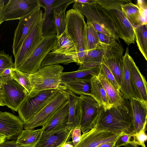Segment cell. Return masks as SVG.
<instances>
[{"mask_svg": "<svg viewBox=\"0 0 147 147\" xmlns=\"http://www.w3.org/2000/svg\"><path fill=\"white\" fill-rule=\"evenodd\" d=\"M42 130V128L23 130L18 136L16 142L19 145L34 147L40 139Z\"/></svg>", "mask_w": 147, "mask_h": 147, "instance_id": "27", "label": "cell"}, {"mask_svg": "<svg viewBox=\"0 0 147 147\" xmlns=\"http://www.w3.org/2000/svg\"><path fill=\"white\" fill-rule=\"evenodd\" d=\"M43 15L44 13H42L14 56L15 68H17L24 61L43 38L42 25Z\"/></svg>", "mask_w": 147, "mask_h": 147, "instance_id": "11", "label": "cell"}, {"mask_svg": "<svg viewBox=\"0 0 147 147\" xmlns=\"http://www.w3.org/2000/svg\"><path fill=\"white\" fill-rule=\"evenodd\" d=\"M65 30L74 41L76 48L78 61L81 65L84 61L86 53V23L83 15L73 9L67 11Z\"/></svg>", "mask_w": 147, "mask_h": 147, "instance_id": "5", "label": "cell"}, {"mask_svg": "<svg viewBox=\"0 0 147 147\" xmlns=\"http://www.w3.org/2000/svg\"><path fill=\"white\" fill-rule=\"evenodd\" d=\"M75 62L78 64L77 53H63L49 52L42 61L41 67L52 65L62 64H67Z\"/></svg>", "mask_w": 147, "mask_h": 147, "instance_id": "25", "label": "cell"}, {"mask_svg": "<svg viewBox=\"0 0 147 147\" xmlns=\"http://www.w3.org/2000/svg\"><path fill=\"white\" fill-rule=\"evenodd\" d=\"M79 99L81 111L80 126L83 134L94 127L101 106L90 96L80 95Z\"/></svg>", "mask_w": 147, "mask_h": 147, "instance_id": "10", "label": "cell"}, {"mask_svg": "<svg viewBox=\"0 0 147 147\" xmlns=\"http://www.w3.org/2000/svg\"><path fill=\"white\" fill-rule=\"evenodd\" d=\"M132 134L122 132L116 140L114 147L126 146L129 144H133L132 141Z\"/></svg>", "mask_w": 147, "mask_h": 147, "instance_id": "41", "label": "cell"}, {"mask_svg": "<svg viewBox=\"0 0 147 147\" xmlns=\"http://www.w3.org/2000/svg\"><path fill=\"white\" fill-rule=\"evenodd\" d=\"M106 9L111 17L117 31L119 38L128 45L134 44L135 28L123 15L121 5L131 2L130 0H94Z\"/></svg>", "mask_w": 147, "mask_h": 147, "instance_id": "3", "label": "cell"}, {"mask_svg": "<svg viewBox=\"0 0 147 147\" xmlns=\"http://www.w3.org/2000/svg\"><path fill=\"white\" fill-rule=\"evenodd\" d=\"M63 69L59 64L52 65L41 67L35 73L30 74L31 92L51 89L65 91L67 89L61 79Z\"/></svg>", "mask_w": 147, "mask_h": 147, "instance_id": "4", "label": "cell"}, {"mask_svg": "<svg viewBox=\"0 0 147 147\" xmlns=\"http://www.w3.org/2000/svg\"><path fill=\"white\" fill-rule=\"evenodd\" d=\"M146 127H144L138 132L132 135V141L133 143L142 147H146L145 142L147 139V136L145 131Z\"/></svg>", "mask_w": 147, "mask_h": 147, "instance_id": "40", "label": "cell"}, {"mask_svg": "<svg viewBox=\"0 0 147 147\" xmlns=\"http://www.w3.org/2000/svg\"><path fill=\"white\" fill-rule=\"evenodd\" d=\"M73 9L84 15L97 32L120 43L117 31L107 11L94 0L92 3L82 4L74 2Z\"/></svg>", "mask_w": 147, "mask_h": 147, "instance_id": "2", "label": "cell"}, {"mask_svg": "<svg viewBox=\"0 0 147 147\" xmlns=\"http://www.w3.org/2000/svg\"><path fill=\"white\" fill-rule=\"evenodd\" d=\"M5 5L4 1L3 0H0V25L4 21L3 11Z\"/></svg>", "mask_w": 147, "mask_h": 147, "instance_id": "44", "label": "cell"}, {"mask_svg": "<svg viewBox=\"0 0 147 147\" xmlns=\"http://www.w3.org/2000/svg\"><path fill=\"white\" fill-rule=\"evenodd\" d=\"M94 127L116 134L122 132L132 134V116L128 100L125 99L120 104L106 110L101 106Z\"/></svg>", "mask_w": 147, "mask_h": 147, "instance_id": "1", "label": "cell"}, {"mask_svg": "<svg viewBox=\"0 0 147 147\" xmlns=\"http://www.w3.org/2000/svg\"><path fill=\"white\" fill-rule=\"evenodd\" d=\"M57 41L56 33L43 37L33 51L17 69L30 74L35 73L41 68L47 55L54 49Z\"/></svg>", "mask_w": 147, "mask_h": 147, "instance_id": "7", "label": "cell"}, {"mask_svg": "<svg viewBox=\"0 0 147 147\" xmlns=\"http://www.w3.org/2000/svg\"><path fill=\"white\" fill-rule=\"evenodd\" d=\"M3 97L1 93L0 94V106H4Z\"/></svg>", "mask_w": 147, "mask_h": 147, "instance_id": "49", "label": "cell"}, {"mask_svg": "<svg viewBox=\"0 0 147 147\" xmlns=\"http://www.w3.org/2000/svg\"><path fill=\"white\" fill-rule=\"evenodd\" d=\"M42 13V10L40 7L26 17L19 20L15 31L12 46L14 56L17 53L25 38Z\"/></svg>", "mask_w": 147, "mask_h": 147, "instance_id": "13", "label": "cell"}, {"mask_svg": "<svg viewBox=\"0 0 147 147\" xmlns=\"http://www.w3.org/2000/svg\"><path fill=\"white\" fill-rule=\"evenodd\" d=\"M18 146L16 140H6L0 144V147H18Z\"/></svg>", "mask_w": 147, "mask_h": 147, "instance_id": "43", "label": "cell"}, {"mask_svg": "<svg viewBox=\"0 0 147 147\" xmlns=\"http://www.w3.org/2000/svg\"><path fill=\"white\" fill-rule=\"evenodd\" d=\"M104 52L98 45L95 49L86 53L83 63L80 65L78 70L86 69L100 66L102 63Z\"/></svg>", "mask_w": 147, "mask_h": 147, "instance_id": "28", "label": "cell"}, {"mask_svg": "<svg viewBox=\"0 0 147 147\" xmlns=\"http://www.w3.org/2000/svg\"><path fill=\"white\" fill-rule=\"evenodd\" d=\"M74 146L72 141H69L57 147H74Z\"/></svg>", "mask_w": 147, "mask_h": 147, "instance_id": "47", "label": "cell"}, {"mask_svg": "<svg viewBox=\"0 0 147 147\" xmlns=\"http://www.w3.org/2000/svg\"><path fill=\"white\" fill-rule=\"evenodd\" d=\"M97 76L109 97L112 107L119 105L123 101L125 98L120 90L115 88L99 72Z\"/></svg>", "mask_w": 147, "mask_h": 147, "instance_id": "30", "label": "cell"}, {"mask_svg": "<svg viewBox=\"0 0 147 147\" xmlns=\"http://www.w3.org/2000/svg\"><path fill=\"white\" fill-rule=\"evenodd\" d=\"M72 129L65 130L41 138L34 147H57L69 141Z\"/></svg>", "mask_w": 147, "mask_h": 147, "instance_id": "23", "label": "cell"}, {"mask_svg": "<svg viewBox=\"0 0 147 147\" xmlns=\"http://www.w3.org/2000/svg\"><path fill=\"white\" fill-rule=\"evenodd\" d=\"M51 51L63 53H77L74 43L65 30L57 37L56 46Z\"/></svg>", "mask_w": 147, "mask_h": 147, "instance_id": "31", "label": "cell"}, {"mask_svg": "<svg viewBox=\"0 0 147 147\" xmlns=\"http://www.w3.org/2000/svg\"><path fill=\"white\" fill-rule=\"evenodd\" d=\"M45 13L43 18L42 29L43 36L56 33L53 17V10L55 8L51 6H45L44 8Z\"/></svg>", "mask_w": 147, "mask_h": 147, "instance_id": "33", "label": "cell"}, {"mask_svg": "<svg viewBox=\"0 0 147 147\" xmlns=\"http://www.w3.org/2000/svg\"><path fill=\"white\" fill-rule=\"evenodd\" d=\"M41 7L39 0H9L4 6V21L19 20Z\"/></svg>", "mask_w": 147, "mask_h": 147, "instance_id": "12", "label": "cell"}, {"mask_svg": "<svg viewBox=\"0 0 147 147\" xmlns=\"http://www.w3.org/2000/svg\"><path fill=\"white\" fill-rule=\"evenodd\" d=\"M59 90L49 89L29 93L17 111L24 124L30 121L55 96Z\"/></svg>", "mask_w": 147, "mask_h": 147, "instance_id": "6", "label": "cell"}, {"mask_svg": "<svg viewBox=\"0 0 147 147\" xmlns=\"http://www.w3.org/2000/svg\"><path fill=\"white\" fill-rule=\"evenodd\" d=\"M122 12L135 28L147 24V8H141L131 2L121 5Z\"/></svg>", "mask_w": 147, "mask_h": 147, "instance_id": "20", "label": "cell"}, {"mask_svg": "<svg viewBox=\"0 0 147 147\" xmlns=\"http://www.w3.org/2000/svg\"><path fill=\"white\" fill-rule=\"evenodd\" d=\"M6 138L0 135V144L6 141Z\"/></svg>", "mask_w": 147, "mask_h": 147, "instance_id": "51", "label": "cell"}, {"mask_svg": "<svg viewBox=\"0 0 147 147\" xmlns=\"http://www.w3.org/2000/svg\"><path fill=\"white\" fill-rule=\"evenodd\" d=\"M129 48L127 47L125 54L122 58V66L121 83L120 91L126 99L130 100L134 97L131 82L129 70Z\"/></svg>", "mask_w": 147, "mask_h": 147, "instance_id": "21", "label": "cell"}, {"mask_svg": "<svg viewBox=\"0 0 147 147\" xmlns=\"http://www.w3.org/2000/svg\"><path fill=\"white\" fill-rule=\"evenodd\" d=\"M24 124L19 117L0 111V135L6 140H16L23 130Z\"/></svg>", "mask_w": 147, "mask_h": 147, "instance_id": "15", "label": "cell"}, {"mask_svg": "<svg viewBox=\"0 0 147 147\" xmlns=\"http://www.w3.org/2000/svg\"><path fill=\"white\" fill-rule=\"evenodd\" d=\"M0 90L4 105L16 111L29 93L10 75L0 77Z\"/></svg>", "mask_w": 147, "mask_h": 147, "instance_id": "8", "label": "cell"}, {"mask_svg": "<svg viewBox=\"0 0 147 147\" xmlns=\"http://www.w3.org/2000/svg\"><path fill=\"white\" fill-rule=\"evenodd\" d=\"M86 53L96 49L99 43L97 31L88 21L86 26Z\"/></svg>", "mask_w": 147, "mask_h": 147, "instance_id": "35", "label": "cell"}, {"mask_svg": "<svg viewBox=\"0 0 147 147\" xmlns=\"http://www.w3.org/2000/svg\"><path fill=\"white\" fill-rule=\"evenodd\" d=\"M147 24H143L135 28V40L138 48L147 60Z\"/></svg>", "mask_w": 147, "mask_h": 147, "instance_id": "34", "label": "cell"}, {"mask_svg": "<svg viewBox=\"0 0 147 147\" xmlns=\"http://www.w3.org/2000/svg\"><path fill=\"white\" fill-rule=\"evenodd\" d=\"M129 70L132 89L134 98L147 101V84L133 59L129 58Z\"/></svg>", "mask_w": 147, "mask_h": 147, "instance_id": "17", "label": "cell"}, {"mask_svg": "<svg viewBox=\"0 0 147 147\" xmlns=\"http://www.w3.org/2000/svg\"><path fill=\"white\" fill-rule=\"evenodd\" d=\"M12 57L6 54L4 50L0 51V75L5 69L14 67Z\"/></svg>", "mask_w": 147, "mask_h": 147, "instance_id": "39", "label": "cell"}, {"mask_svg": "<svg viewBox=\"0 0 147 147\" xmlns=\"http://www.w3.org/2000/svg\"><path fill=\"white\" fill-rule=\"evenodd\" d=\"M124 147H138V145L135 144H129Z\"/></svg>", "mask_w": 147, "mask_h": 147, "instance_id": "50", "label": "cell"}, {"mask_svg": "<svg viewBox=\"0 0 147 147\" xmlns=\"http://www.w3.org/2000/svg\"><path fill=\"white\" fill-rule=\"evenodd\" d=\"M91 79H73L62 80L67 90L80 95L90 96Z\"/></svg>", "mask_w": 147, "mask_h": 147, "instance_id": "26", "label": "cell"}, {"mask_svg": "<svg viewBox=\"0 0 147 147\" xmlns=\"http://www.w3.org/2000/svg\"><path fill=\"white\" fill-rule=\"evenodd\" d=\"M18 147H33L32 146H20L19 145Z\"/></svg>", "mask_w": 147, "mask_h": 147, "instance_id": "52", "label": "cell"}, {"mask_svg": "<svg viewBox=\"0 0 147 147\" xmlns=\"http://www.w3.org/2000/svg\"><path fill=\"white\" fill-rule=\"evenodd\" d=\"M100 66H98L86 69L78 70L68 72H63L61 79L62 80L73 79H89L99 73Z\"/></svg>", "mask_w": 147, "mask_h": 147, "instance_id": "32", "label": "cell"}, {"mask_svg": "<svg viewBox=\"0 0 147 147\" xmlns=\"http://www.w3.org/2000/svg\"><path fill=\"white\" fill-rule=\"evenodd\" d=\"M65 91L67 94L69 103L67 127L72 130L76 127L80 128L81 111L79 97L69 90L67 89Z\"/></svg>", "mask_w": 147, "mask_h": 147, "instance_id": "22", "label": "cell"}, {"mask_svg": "<svg viewBox=\"0 0 147 147\" xmlns=\"http://www.w3.org/2000/svg\"><path fill=\"white\" fill-rule=\"evenodd\" d=\"M97 32L99 39L98 45L104 52L102 59L112 58L122 59L124 49L120 43L108 36Z\"/></svg>", "mask_w": 147, "mask_h": 147, "instance_id": "19", "label": "cell"}, {"mask_svg": "<svg viewBox=\"0 0 147 147\" xmlns=\"http://www.w3.org/2000/svg\"><path fill=\"white\" fill-rule=\"evenodd\" d=\"M116 140L102 144L97 147H114Z\"/></svg>", "mask_w": 147, "mask_h": 147, "instance_id": "45", "label": "cell"}, {"mask_svg": "<svg viewBox=\"0 0 147 147\" xmlns=\"http://www.w3.org/2000/svg\"><path fill=\"white\" fill-rule=\"evenodd\" d=\"M91 81L90 96L103 108L104 110L111 107L109 97L97 76L93 77Z\"/></svg>", "mask_w": 147, "mask_h": 147, "instance_id": "24", "label": "cell"}, {"mask_svg": "<svg viewBox=\"0 0 147 147\" xmlns=\"http://www.w3.org/2000/svg\"><path fill=\"white\" fill-rule=\"evenodd\" d=\"M99 73L102 74L116 89L120 90V86L113 74L105 64L102 63L100 66Z\"/></svg>", "mask_w": 147, "mask_h": 147, "instance_id": "38", "label": "cell"}, {"mask_svg": "<svg viewBox=\"0 0 147 147\" xmlns=\"http://www.w3.org/2000/svg\"><path fill=\"white\" fill-rule=\"evenodd\" d=\"M68 100L65 91L59 90L54 98L32 119L24 124V129H33L43 127L49 119L63 104Z\"/></svg>", "mask_w": 147, "mask_h": 147, "instance_id": "9", "label": "cell"}, {"mask_svg": "<svg viewBox=\"0 0 147 147\" xmlns=\"http://www.w3.org/2000/svg\"><path fill=\"white\" fill-rule=\"evenodd\" d=\"M0 93H1V90H0Z\"/></svg>", "mask_w": 147, "mask_h": 147, "instance_id": "53", "label": "cell"}, {"mask_svg": "<svg viewBox=\"0 0 147 147\" xmlns=\"http://www.w3.org/2000/svg\"><path fill=\"white\" fill-rule=\"evenodd\" d=\"M81 131L80 128L78 127L74 128L71 133V138L72 142L74 146L79 141L81 136Z\"/></svg>", "mask_w": 147, "mask_h": 147, "instance_id": "42", "label": "cell"}, {"mask_svg": "<svg viewBox=\"0 0 147 147\" xmlns=\"http://www.w3.org/2000/svg\"><path fill=\"white\" fill-rule=\"evenodd\" d=\"M74 1V0H70L69 2L53 10V17L57 37L61 35L65 30L66 26L65 10L67 6Z\"/></svg>", "mask_w": 147, "mask_h": 147, "instance_id": "29", "label": "cell"}, {"mask_svg": "<svg viewBox=\"0 0 147 147\" xmlns=\"http://www.w3.org/2000/svg\"><path fill=\"white\" fill-rule=\"evenodd\" d=\"M69 110L68 100L55 112L42 127L43 130L41 139L63 131L67 128Z\"/></svg>", "mask_w": 147, "mask_h": 147, "instance_id": "14", "label": "cell"}, {"mask_svg": "<svg viewBox=\"0 0 147 147\" xmlns=\"http://www.w3.org/2000/svg\"><path fill=\"white\" fill-rule=\"evenodd\" d=\"M30 74L19 70L14 67L11 68V77L24 87L28 93L32 88L30 80Z\"/></svg>", "mask_w": 147, "mask_h": 147, "instance_id": "37", "label": "cell"}, {"mask_svg": "<svg viewBox=\"0 0 147 147\" xmlns=\"http://www.w3.org/2000/svg\"><path fill=\"white\" fill-rule=\"evenodd\" d=\"M133 127L132 134L138 132L147 123V101L133 97L129 100Z\"/></svg>", "mask_w": 147, "mask_h": 147, "instance_id": "18", "label": "cell"}, {"mask_svg": "<svg viewBox=\"0 0 147 147\" xmlns=\"http://www.w3.org/2000/svg\"><path fill=\"white\" fill-rule=\"evenodd\" d=\"M11 68H8L5 69L0 75V77L7 76H11Z\"/></svg>", "mask_w": 147, "mask_h": 147, "instance_id": "46", "label": "cell"}, {"mask_svg": "<svg viewBox=\"0 0 147 147\" xmlns=\"http://www.w3.org/2000/svg\"><path fill=\"white\" fill-rule=\"evenodd\" d=\"M121 133L116 134L94 127L82 134L74 147H97L102 144L116 140Z\"/></svg>", "mask_w": 147, "mask_h": 147, "instance_id": "16", "label": "cell"}, {"mask_svg": "<svg viewBox=\"0 0 147 147\" xmlns=\"http://www.w3.org/2000/svg\"><path fill=\"white\" fill-rule=\"evenodd\" d=\"M102 63L109 68L120 86L122 72V59L112 58L102 59Z\"/></svg>", "mask_w": 147, "mask_h": 147, "instance_id": "36", "label": "cell"}, {"mask_svg": "<svg viewBox=\"0 0 147 147\" xmlns=\"http://www.w3.org/2000/svg\"><path fill=\"white\" fill-rule=\"evenodd\" d=\"M94 0H75V2L82 4H88L92 3Z\"/></svg>", "mask_w": 147, "mask_h": 147, "instance_id": "48", "label": "cell"}]
</instances>
